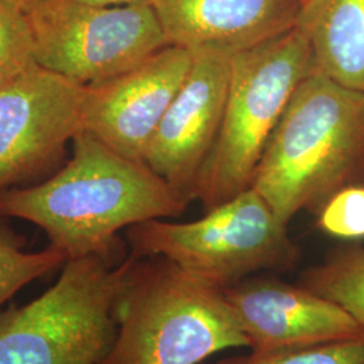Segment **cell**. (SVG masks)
<instances>
[{
    "mask_svg": "<svg viewBox=\"0 0 364 364\" xmlns=\"http://www.w3.org/2000/svg\"><path fill=\"white\" fill-rule=\"evenodd\" d=\"M80 3L92 4V6H102V7H117V6H136V4H146L156 7L158 0H77Z\"/></svg>",
    "mask_w": 364,
    "mask_h": 364,
    "instance_id": "d6986e66",
    "label": "cell"
},
{
    "mask_svg": "<svg viewBox=\"0 0 364 364\" xmlns=\"http://www.w3.org/2000/svg\"><path fill=\"white\" fill-rule=\"evenodd\" d=\"M169 45L232 57L297 26L301 0H158Z\"/></svg>",
    "mask_w": 364,
    "mask_h": 364,
    "instance_id": "7c38bea8",
    "label": "cell"
},
{
    "mask_svg": "<svg viewBox=\"0 0 364 364\" xmlns=\"http://www.w3.org/2000/svg\"><path fill=\"white\" fill-rule=\"evenodd\" d=\"M230 73L231 57L193 54L191 70L144 154V164L188 203L220 131Z\"/></svg>",
    "mask_w": 364,
    "mask_h": 364,
    "instance_id": "30bf717a",
    "label": "cell"
},
{
    "mask_svg": "<svg viewBox=\"0 0 364 364\" xmlns=\"http://www.w3.org/2000/svg\"><path fill=\"white\" fill-rule=\"evenodd\" d=\"M131 260L119 252L68 259L43 294L0 312V364L102 363Z\"/></svg>",
    "mask_w": 364,
    "mask_h": 364,
    "instance_id": "5b68a950",
    "label": "cell"
},
{
    "mask_svg": "<svg viewBox=\"0 0 364 364\" xmlns=\"http://www.w3.org/2000/svg\"><path fill=\"white\" fill-rule=\"evenodd\" d=\"M364 174V93L313 70L275 127L251 188L287 225Z\"/></svg>",
    "mask_w": 364,
    "mask_h": 364,
    "instance_id": "7a4b0ae2",
    "label": "cell"
},
{
    "mask_svg": "<svg viewBox=\"0 0 364 364\" xmlns=\"http://www.w3.org/2000/svg\"><path fill=\"white\" fill-rule=\"evenodd\" d=\"M64 252L49 247L37 252L25 250V242L0 224V306L28 284L64 266Z\"/></svg>",
    "mask_w": 364,
    "mask_h": 364,
    "instance_id": "9a60e30c",
    "label": "cell"
},
{
    "mask_svg": "<svg viewBox=\"0 0 364 364\" xmlns=\"http://www.w3.org/2000/svg\"><path fill=\"white\" fill-rule=\"evenodd\" d=\"M192 63L189 50L168 45L117 76L85 85L81 131L120 156L144 162L146 150Z\"/></svg>",
    "mask_w": 364,
    "mask_h": 364,
    "instance_id": "9c48e42d",
    "label": "cell"
},
{
    "mask_svg": "<svg viewBox=\"0 0 364 364\" xmlns=\"http://www.w3.org/2000/svg\"><path fill=\"white\" fill-rule=\"evenodd\" d=\"M299 25L309 37L314 70L364 93V0H311Z\"/></svg>",
    "mask_w": 364,
    "mask_h": 364,
    "instance_id": "4fadbf2b",
    "label": "cell"
},
{
    "mask_svg": "<svg viewBox=\"0 0 364 364\" xmlns=\"http://www.w3.org/2000/svg\"><path fill=\"white\" fill-rule=\"evenodd\" d=\"M84 92L41 66L0 88V193L60 161L81 131Z\"/></svg>",
    "mask_w": 364,
    "mask_h": 364,
    "instance_id": "ba28073f",
    "label": "cell"
},
{
    "mask_svg": "<svg viewBox=\"0 0 364 364\" xmlns=\"http://www.w3.org/2000/svg\"><path fill=\"white\" fill-rule=\"evenodd\" d=\"M37 66L27 14L14 0H0V88Z\"/></svg>",
    "mask_w": 364,
    "mask_h": 364,
    "instance_id": "2e32d148",
    "label": "cell"
},
{
    "mask_svg": "<svg viewBox=\"0 0 364 364\" xmlns=\"http://www.w3.org/2000/svg\"><path fill=\"white\" fill-rule=\"evenodd\" d=\"M314 70L302 25L231 57L220 131L193 200L208 212L251 188L255 170L299 82Z\"/></svg>",
    "mask_w": 364,
    "mask_h": 364,
    "instance_id": "277c9868",
    "label": "cell"
},
{
    "mask_svg": "<svg viewBox=\"0 0 364 364\" xmlns=\"http://www.w3.org/2000/svg\"><path fill=\"white\" fill-rule=\"evenodd\" d=\"M301 287L335 302L364 326V248L341 251L306 270Z\"/></svg>",
    "mask_w": 364,
    "mask_h": 364,
    "instance_id": "5bb4252c",
    "label": "cell"
},
{
    "mask_svg": "<svg viewBox=\"0 0 364 364\" xmlns=\"http://www.w3.org/2000/svg\"><path fill=\"white\" fill-rule=\"evenodd\" d=\"M73 154L49 180L0 193V218L33 223L75 259L117 254L120 230L177 218L188 201L144 162L117 154L80 131Z\"/></svg>",
    "mask_w": 364,
    "mask_h": 364,
    "instance_id": "6da1fadb",
    "label": "cell"
},
{
    "mask_svg": "<svg viewBox=\"0 0 364 364\" xmlns=\"http://www.w3.org/2000/svg\"><path fill=\"white\" fill-rule=\"evenodd\" d=\"M37 64L78 84L117 76L168 46L153 6L45 0L27 13Z\"/></svg>",
    "mask_w": 364,
    "mask_h": 364,
    "instance_id": "52a82bcc",
    "label": "cell"
},
{
    "mask_svg": "<svg viewBox=\"0 0 364 364\" xmlns=\"http://www.w3.org/2000/svg\"><path fill=\"white\" fill-rule=\"evenodd\" d=\"M25 13H30L31 10H34L36 7H38L41 3H43L45 0H14Z\"/></svg>",
    "mask_w": 364,
    "mask_h": 364,
    "instance_id": "ffe728a7",
    "label": "cell"
},
{
    "mask_svg": "<svg viewBox=\"0 0 364 364\" xmlns=\"http://www.w3.org/2000/svg\"><path fill=\"white\" fill-rule=\"evenodd\" d=\"M301 1L305 4V3H308V1H311V0H301Z\"/></svg>",
    "mask_w": 364,
    "mask_h": 364,
    "instance_id": "44dd1931",
    "label": "cell"
},
{
    "mask_svg": "<svg viewBox=\"0 0 364 364\" xmlns=\"http://www.w3.org/2000/svg\"><path fill=\"white\" fill-rule=\"evenodd\" d=\"M126 237L131 255L164 257L223 289L263 270H289L299 259L287 225L252 188L198 220L144 221L129 227Z\"/></svg>",
    "mask_w": 364,
    "mask_h": 364,
    "instance_id": "8992f818",
    "label": "cell"
},
{
    "mask_svg": "<svg viewBox=\"0 0 364 364\" xmlns=\"http://www.w3.org/2000/svg\"><path fill=\"white\" fill-rule=\"evenodd\" d=\"M216 364H364V335L263 355L251 352Z\"/></svg>",
    "mask_w": 364,
    "mask_h": 364,
    "instance_id": "e0dca14e",
    "label": "cell"
},
{
    "mask_svg": "<svg viewBox=\"0 0 364 364\" xmlns=\"http://www.w3.org/2000/svg\"><path fill=\"white\" fill-rule=\"evenodd\" d=\"M317 224L335 237H364V186L348 185L338 191L318 210Z\"/></svg>",
    "mask_w": 364,
    "mask_h": 364,
    "instance_id": "ac0fdd59",
    "label": "cell"
},
{
    "mask_svg": "<svg viewBox=\"0 0 364 364\" xmlns=\"http://www.w3.org/2000/svg\"><path fill=\"white\" fill-rule=\"evenodd\" d=\"M131 257L117 336L100 364H200L248 347L225 289L164 257Z\"/></svg>",
    "mask_w": 364,
    "mask_h": 364,
    "instance_id": "3957f363",
    "label": "cell"
},
{
    "mask_svg": "<svg viewBox=\"0 0 364 364\" xmlns=\"http://www.w3.org/2000/svg\"><path fill=\"white\" fill-rule=\"evenodd\" d=\"M225 296L252 353L294 350L364 335V326L350 313L301 285L246 278L227 287Z\"/></svg>",
    "mask_w": 364,
    "mask_h": 364,
    "instance_id": "8fae6325",
    "label": "cell"
}]
</instances>
